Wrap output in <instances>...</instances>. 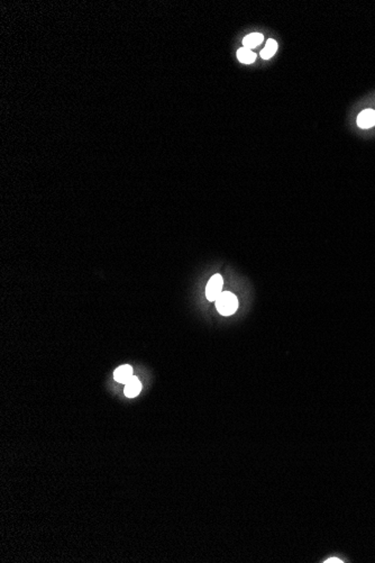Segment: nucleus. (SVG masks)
I'll return each mask as SVG.
<instances>
[{"instance_id": "nucleus-8", "label": "nucleus", "mask_w": 375, "mask_h": 563, "mask_svg": "<svg viewBox=\"0 0 375 563\" xmlns=\"http://www.w3.org/2000/svg\"><path fill=\"white\" fill-rule=\"evenodd\" d=\"M278 50V43L275 42L274 40H269L267 45H265L264 49L261 52V56H262L263 59L268 60L270 58H272V56L275 54V52Z\"/></svg>"}, {"instance_id": "nucleus-3", "label": "nucleus", "mask_w": 375, "mask_h": 563, "mask_svg": "<svg viewBox=\"0 0 375 563\" xmlns=\"http://www.w3.org/2000/svg\"><path fill=\"white\" fill-rule=\"evenodd\" d=\"M357 125L360 129H369L375 125V111L373 109L363 110L357 117Z\"/></svg>"}, {"instance_id": "nucleus-9", "label": "nucleus", "mask_w": 375, "mask_h": 563, "mask_svg": "<svg viewBox=\"0 0 375 563\" xmlns=\"http://www.w3.org/2000/svg\"><path fill=\"white\" fill-rule=\"evenodd\" d=\"M326 562H327V563H328V562H331V563H341L343 561H340L339 559H336V557H333V559H328Z\"/></svg>"}, {"instance_id": "nucleus-5", "label": "nucleus", "mask_w": 375, "mask_h": 563, "mask_svg": "<svg viewBox=\"0 0 375 563\" xmlns=\"http://www.w3.org/2000/svg\"><path fill=\"white\" fill-rule=\"evenodd\" d=\"M141 390H142L141 381L137 379L136 377L133 376L132 379L126 383L124 392H125V396L128 397V398H134V397L140 394Z\"/></svg>"}, {"instance_id": "nucleus-4", "label": "nucleus", "mask_w": 375, "mask_h": 563, "mask_svg": "<svg viewBox=\"0 0 375 563\" xmlns=\"http://www.w3.org/2000/svg\"><path fill=\"white\" fill-rule=\"evenodd\" d=\"M113 377H115V380L118 381L119 383H126L132 379L133 377V368L131 366H128V364H125V366H120L119 368H117L115 370V373H113Z\"/></svg>"}, {"instance_id": "nucleus-6", "label": "nucleus", "mask_w": 375, "mask_h": 563, "mask_svg": "<svg viewBox=\"0 0 375 563\" xmlns=\"http://www.w3.org/2000/svg\"><path fill=\"white\" fill-rule=\"evenodd\" d=\"M262 42H263V35L260 34V33H253V34H249L245 37L243 40V44L246 49L251 50V49H254L256 46H259Z\"/></svg>"}, {"instance_id": "nucleus-2", "label": "nucleus", "mask_w": 375, "mask_h": 563, "mask_svg": "<svg viewBox=\"0 0 375 563\" xmlns=\"http://www.w3.org/2000/svg\"><path fill=\"white\" fill-rule=\"evenodd\" d=\"M222 286H224V280H222V277L220 274H215V276L211 277L206 288V296L208 300L216 301L217 298L221 295Z\"/></svg>"}, {"instance_id": "nucleus-7", "label": "nucleus", "mask_w": 375, "mask_h": 563, "mask_svg": "<svg viewBox=\"0 0 375 563\" xmlns=\"http://www.w3.org/2000/svg\"><path fill=\"white\" fill-rule=\"evenodd\" d=\"M237 58H238V60L240 61L241 63L251 64L255 61L256 55L251 50L246 49V47H243V49H239L238 51H237Z\"/></svg>"}, {"instance_id": "nucleus-1", "label": "nucleus", "mask_w": 375, "mask_h": 563, "mask_svg": "<svg viewBox=\"0 0 375 563\" xmlns=\"http://www.w3.org/2000/svg\"><path fill=\"white\" fill-rule=\"evenodd\" d=\"M216 307L221 315L228 316L236 311L238 307V300L230 291H222L221 295L217 298Z\"/></svg>"}]
</instances>
